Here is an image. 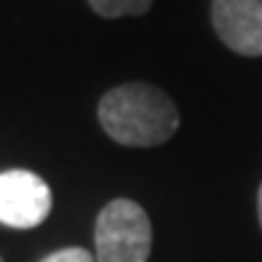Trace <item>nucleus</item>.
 <instances>
[{
  "mask_svg": "<svg viewBox=\"0 0 262 262\" xmlns=\"http://www.w3.org/2000/svg\"><path fill=\"white\" fill-rule=\"evenodd\" d=\"M104 134L126 147H156L180 128V110L171 97L152 83H123L99 99L97 107Z\"/></svg>",
  "mask_w": 262,
  "mask_h": 262,
  "instance_id": "f257e3e1",
  "label": "nucleus"
},
{
  "mask_svg": "<svg viewBox=\"0 0 262 262\" xmlns=\"http://www.w3.org/2000/svg\"><path fill=\"white\" fill-rule=\"evenodd\" d=\"M94 244L97 262H147L152 246L147 211L131 198L110 201L94 225Z\"/></svg>",
  "mask_w": 262,
  "mask_h": 262,
  "instance_id": "f03ea898",
  "label": "nucleus"
},
{
  "mask_svg": "<svg viewBox=\"0 0 262 262\" xmlns=\"http://www.w3.org/2000/svg\"><path fill=\"white\" fill-rule=\"evenodd\" d=\"M51 214V187L27 169L0 174V222L16 230L38 228Z\"/></svg>",
  "mask_w": 262,
  "mask_h": 262,
  "instance_id": "7ed1b4c3",
  "label": "nucleus"
},
{
  "mask_svg": "<svg viewBox=\"0 0 262 262\" xmlns=\"http://www.w3.org/2000/svg\"><path fill=\"white\" fill-rule=\"evenodd\" d=\"M220 40L241 56H262V0H211Z\"/></svg>",
  "mask_w": 262,
  "mask_h": 262,
  "instance_id": "20e7f679",
  "label": "nucleus"
},
{
  "mask_svg": "<svg viewBox=\"0 0 262 262\" xmlns=\"http://www.w3.org/2000/svg\"><path fill=\"white\" fill-rule=\"evenodd\" d=\"M91 11L104 19H121V16H142L152 6V0H89Z\"/></svg>",
  "mask_w": 262,
  "mask_h": 262,
  "instance_id": "39448f33",
  "label": "nucleus"
},
{
  "mask_svg": "<svg viewBox=\"0 0 262 262\" xmlns=\"http://www.w3.org/2000/svg\"><path fill=\"white\" fill-rule=\"evenodd\" d=\"M40 262H97V259H94L91 252H86L80 246H67V249H59V252L43 257Z\"/></svg>",
  "mask_w": 262,
  "mask_h": 262,
  "instance_id": "423d86ee",
  "label": "nucleus"
},
{
  "mask_svg": "<svg viewBox=\"0 0 262 262\" xmlns=\"http://www.w3.org/2000/svg\"><path fill=\"white\" fill-rule=\"evenodd\" d=\"M257 214H259V225H262V185H259V193H257Z\"/></svg>",
  "mask_w": 262,
  "mask_h": 262,
  "instance_id": "0eeeda50",
  "label": "nucleus"
}]
</instances>
